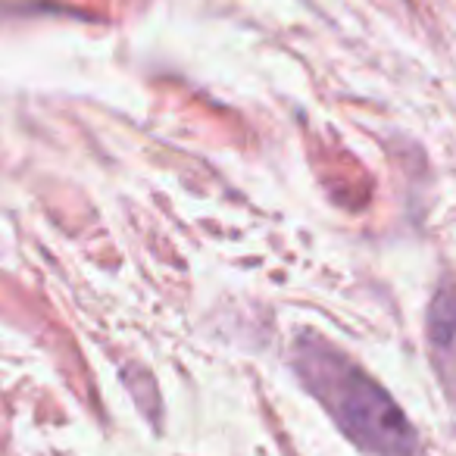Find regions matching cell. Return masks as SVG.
<instances>
[{"label": "cell", "mask_w": 456, "mask_h": 456, "mask_svg": "<svg viewBox=\"0 0 456 456\" xmlns=\"http://www.w3.org/2000/svg\"><path fill=\"white\" fill-rule=\"evenodd\" d=\"M291 366L306 391L360 450L372 456H416L419 444L410 419L344 350L316 335H300L291 347Z\"/></svg>", "instance_id": "cell-1"}, {"label": "cell", "mask_w": 456, "mask_h": 456, "mask_svg": "<svg viewBox=\"0 0 456 456\" xmlns=\"http://www.w3.org/2000/svg\"><path fill=\"white\" fill-rule=\"evenodd\" d=\"M431 338L450 344L456 338V285L444 288L431 304Z\"/></svg>", "instance_id": "cell-2"}]
</instances>
